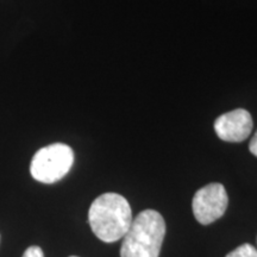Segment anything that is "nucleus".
I'll use <instances>...</instances> for the list:
<instances>
[{"instance_id": "obj_9", "label": "nucleus", "mask_w": 257, "mask_h": 257, "mask_svg": "<svg viewBox=\"0 0 257 257\" xmlns=\"http://www.w3.org/2000/svg\"><path fill=\"white\" fill-rule=\"evenodd\" d=\"M70 257H78V256H70Z\"/></svg>"}, {"instance_id": "obj_3", "label": "nucleus", "mask_w": 257, "mask_h": 257, "mask_svg": "<svg viewBox=\"0 0 257 257\" xmlns=\"http://www.w3.org/2000/svg\"><path fill=\"white\" fill-rule=\"evenodd\" d=\"M74 163L72 148L63 143L47 146L35 154L30 165V173L42 184H55L69 173Z\"/></svg>"}, {"instance_id": "obj_5", "label": "nucleus", "mask_w": 257, "mask_h": 257, "mask_svg": "<svg viewBox=\"0 0 257 257\" xmlns=\"http://www.w3.org/2000/svg\"><path fill=\"white\" fill-rule=\"evenodd\" d=\"M252 117L244 108L226 112L214 121V131L221 141L239 143L245 141L252 131Z\"/></svg>"}, {"instance_id": "obj_8", "label": "nucleus", "mask_w": 257, "mask_h": 257, "mask_svg": "<svg viewBox=\"0 0 257 257\" xmlns=\"http://www.w3.org/2000/svg\"><path fill=\"white\" fill-rule=\"evenodd\" d=\"M249 150L252 155H255L257 157V130H256V133L253 134L251 141H250Z\"/></svg>"}, {"instance_id": "obj_2", "label": "nucleus", "mask_w": 257, "mask_h": 257, "mask_svg": "<svg viewBox=\"0 0 257 257\" xmlns=\"http://www.w3.org/2000/svg\"><path fill=\"white\" fill-rule=\"evenodd\" d=\"M166 234V223L155 210L141 212L123 237L120 257H159Z\"/></svg>"}, {"instance_id": "obj_7", "label": "nucleus", "mask_w": 257, "mask_h": 257, "mask_svg": "<svg viewBox=\"0 0 257 257\" xmlns=\"http://www.w3.org/2000/svg\"><path fill=\"white\" fill-rule=\"evenodd\" d=\"M23 257H44L43 250H42L40 246L32 245L29 246V248L25 250L23 253Z\"/></svg>"}, {"instance_id": "obj_6", "label": "nucleus", "mask_w": 257, "mask_h": 257, "mask_svg": "<svg viewBox=\"0 0 257 257\" xmlns=\"http://www.w3.org/2000/svg\"><path fill=\"white\" fill-rule=\"evenodd\" d=\"M226 257H257V249L251 244H242L233 251L227 253Z\"/></svg>"}, {"instance_id": "obj_4", "label": "nucleus", "mask_w": 257, "mask_h": 257, "mask_svg": "<svg viewBox=\"0 0 257 257\" xmlns=\"http://www.w3.org/2000/svg\"><path fill=\"white\" fill-rule=\"evenodd\" d=\"M229 204V197L221 184H210L201 187L194 194L192 210L195 219L202 225H208L224 216Z\"/></svg>"}, {"instance_id": "obj_1", "label": "nucleus", "mask_w": 257, "mask_h": 257, "mask_svg": "<svg viewBox=\"0 0 257 257\" xmlns=\"http://www.w3.org/2000/svg\"><path fill=\"white\" fill-rule=\"evenodd\" d=\"M133 219L130 204L117 193L101 194L92 202L88 211V223L93 233L106 243L123 238Z\"/></svg>"}]
</instances>
